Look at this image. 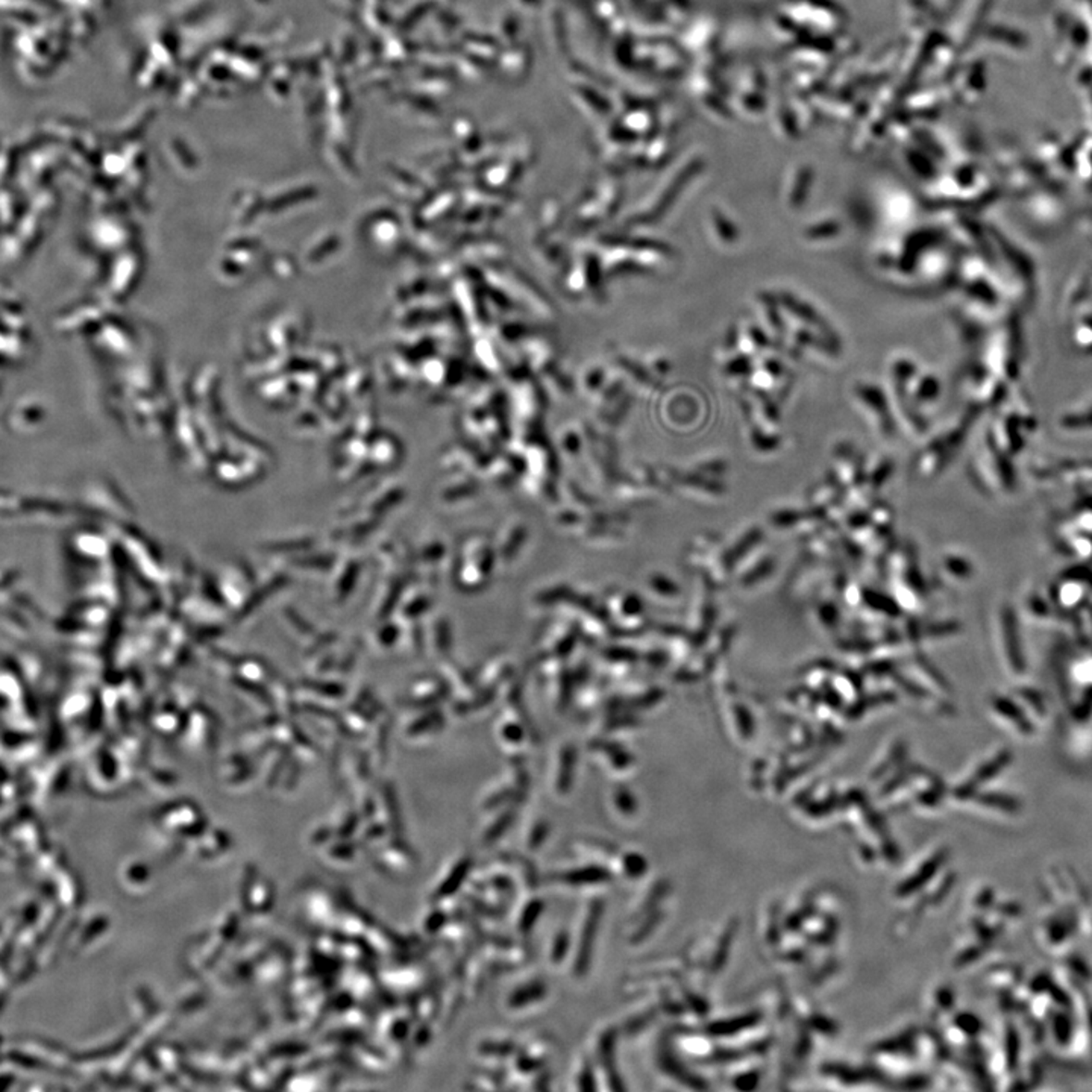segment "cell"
Instances as JSON below:
<instances>
[{
    "label": "cell",
    "instance_id": "cell-1",
    "mask_svg": "<svg viewBox=\"0 0 1092 1092\" xmlns=\"http://www.w3.org/2000/svg\"><path fill=\"white\" fill-rule=\"evenodd\" d=\"M994 637L997 654L1004 671L1013 679H1023L1027 671V662L1016 613L1008 604L1000 606L994 616Z\"/></svg>",
    "mask_w": 1092,
    "mask_h": 1092
},
{
    "label": "cell",
    "instance_id": "cell-2",
    "mask_svg": "<svg viewBox=\"0 0 1092 1092\" xmlns=\"http://www.w3.org/2000/svg\"><path fill=\"white\" fill-rule=\"evenodd\" d=\"M989 710H991L992 717L996 718L1001 726L1006 727V730L1012 731L1015 736L1030 738L1037 731L1034 722L1030 721L1012 696H992Z\"/></svg>",
    "mask_w": 1092,
    "mask_h": 1092
},
{
    "label": "cell",
    "instance_id": "cell-3",
    "mask_svg": "<svg viewBox=\"0 0 1092 1092\" xmlns=\"http://www.w3.org/2000/svg\"><path fill=\"white\" fill-rule=\"evenodd\" d=\"M1011 696L1018 703V706L1027 715L1030 721L1034 722L1035 727L1044 724L1049 719V717H1050L1046 698L1042 695V692L1037 691L1034 686L1020 684V686H1016L1013 689L1012 695Z\"/></svg>",
    "mask_w": 1092,
    "mask_h": 1092
},
{
    "label": "cell",
    "instance_id": "cell-4",
    "mask_svg": "<svg viewBox=\"0 0 1092 1092\" xmlns=\"http://www.w3.org/2000/svg\"><path fill=\"white\" fill-rule=\"evenodd\" d=\"M1023 616L1035 624H1049L1058 620V608L1054 607L1049 596L1039 592H1027L1023 599Z\"/></svg>",
    "mask_w": 1092,
    "mask_h": 1092
},
{
    "label": "cell",
    "instance_id": "cell-5",
    "mask_svg": "<svg viewBox=\"0 0 1092 1092\" xmlns=\"http://www.w3.org/2000/svg\"><path fill=\"white\" fill-rule=\"evenodd\" d=\"M1067 677L1068 684L1072 686L1075 695H1092V650L1080 654L1068 663Z\"/></svg>",
    "mask_w": 1092,
    "mask_h": 1092
},
{
    "label": "cell",
    "instance_id": "cell-6",
    "mask_svg": "<svg viewBox=\"0 0 1092 1092\" xmlns=\"http://www.w3.org/2000/svg\"><path fill=\"white\" fill-rule=\"evenodd\" d=\"M1009 762H1011V751H997V755L994 757L987 760L982 767H978L975 777H973V780L970 783H965V785L959 789L958 795L966 797L968 793L975 791V786L980 785V783H987L988 780H991L992 777L997 776L1000 771H1003V767H1008Z\"/></svg>",
    "mask_w": 1092,
    "mask_h": 1092
},
{
    "label": "cell",
    "instance_id": "cell-7",
    "mask_svg": "<svg viewBox=\"0 0 1092 1092\" xmlns=\"http://www.w3.org/2000/svg\"><path fill=\"white\" fill-rule=\"evenodd\" d=\"M599 915H601V904H595L591 909V915L587 918L586 928H584L582 945H580V953H578L577 970L580 975L586 973L584 970H586L589 958H591V945L594 935L596 933V927H598Z\"/></svg>",
    "mask_w": 1092,
    "mask_h": 1092
},
{
    "label": "cell",
    "instance_id": "cell-8",
    "mask_svg": "<svg viewBox=\"0 0 1092 1092\" xmlns=\"http://www.w3.org/2000/svg\"><path fill=\"white\" fill-rule=\"evenodd\" d=\"M942 861H944V853H940V854H938V856L930 859L927 864L924 865V868H921L920 871H918V874H916L915 877L911 878L909 882H906L902 886L900 894H912V892H915L916 890H920L921 886H923L924 883L928 882V880L932 878L933 874L937 873L938 869H939L940 864H942Z\"/></svg>",
    "mask_w": 1092,
    "mask_h": 1092
},
{
    "label": "cell",
    "instance_id": "cell-9",
    "mask_svg": "<svg viewBox=\"0 0 1092 1092\" xmlns=\"http://www.w3.org/2000/svg\"><path fill=\"white\" fill-rule=\"evenodd\" d=\"M607 878V874L604 873L603 869L598 868L578 869L574 873H568L566 876H563V880H566L568 883H577V885H580V883L604 882Z\"/></svg>",
    "mask_w": 1092,
    "mask_h": 1092
},
{
    "label": "cell",
    "instance_id": "cell-10",
    "mask_svg": "<svg viewBox=\"0 0 1092 1092\" xmlns=\"http://www.w3.org/2000/svg\"><path fill=\"white\" fill-rule=\"evenodd\" d=\"M755 1021H757V1016L750 1015L731 1021V1023H718V1025H710V1032L715 1035L736 1034L739 1029H745V1027L755 1025Z\"/></svg>",
    "mask_w": 1092,
    "mask_h": 1092
},
{
    "label": "cell",
    "instance_id": "cell-11",
    "mask_svg": "<svg viewBox=\"0 0 1092 1092\" xmlns=\"http://www.w3.org/2000/svg\"><path fill=\"white\" fill-rule=\"evenodd\" d=\"M544 992L545 988L542 987V985H534V987L523 988V989H519L515 996H513V999H511V1004H513V1006H521V1004L532 1003V1001H536V1000H539L540 997H544Z\"/></svg>",
    "mask_w": 1092,
    "mask_h": 1092
},
{
    "label": "cell",
    "instance_id": "cell-12",
    "mask_svg": "<svg viewBox=\"0 0 1092 1092\" xmlns=\"http://www.w3.org/2000/svg\"><path fill=\"white\" fill-rule=\"evenodd\" d=\"M945 566H949L950 572L956 578H970L973 575V565L963 557H949Z\"/></svg>",
    "mask_w": 1092,
    "mask_h": 1092
},
{
    "label": "cell",
    "instance_id": "cell-13",
    "mask_svg": "<svg viewBox=\"0 0 1092 1092\" xmlns=\"http://www.w3.org/2000/svg\"><path fill=\"white\" fill-rule=\"evenodd\" d=\"M466 873H468V865L461 864L460 866H459V868H457L456 871H454V873H452L451 878H449V880H448L447 885H445V886H447V890H449V892H454V890H456L457 885H459V883H460L461 880H463L464 876H466Z\"/></svg>",
    "mask_w": 1092,
    "mask_h": 1092
},
{
    "label": "cell",
    "instance_id": "cell-14",
    "mask_svg": "<svg viewBox=\"0 0 1092 1092\" xmlns=\"http://www.w3.org/2000/svg\"><path fill=\"white\" fill-rule=\"evenodd\" d=\"M625 864H627V873H629L630 876H632V874L642 873L644 868H645V861H644L642 857L634 856V854H632V856L627 857V862H625Z\"/></svg>",
    "mask_w": 1092,
    "mask_h": 1092
},
{
    "label": "cell",
    "instance_id": "cell-15",
    "mask_svg": "<svg viewBox=\"0 0 1092 1092\" xmlns=\"http://www.w3.org/2000/svg\"><path fill=\"white\" fill-rule=\"evenodd\" d=\"M540 911H542V907H540V904H537V902H533L532 906L528 907L527 914H525V916H523V920H522L523 924H527V926H532V924L534 923V921H536L537 915H539Z\"/></svg>",
    "mask_w": 1092,
    "mask_h": 1092
}]
</instances>
